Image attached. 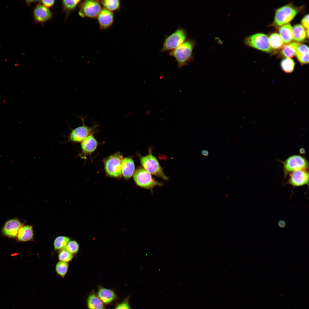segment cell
<instances>
[{
    "label": "cell",
    "instance_id": "1",
    "mask_svg": "<svg viewBox=\"0 0 309 309\" xmlns=\"http://www.w3.org/2000/svg\"><path fill=\"white\" fill-rule=\"evenodd\" d=\"M195 46V41L189 39L169 52V55L175 59L178 68L188 65L193 60V52Z\"/></svg>",
    "mask_w": 309,
    "mask_h": 309
},
{
    "label": "cell",
    "instance_id": "2",
    "mask_svg": "<svg viewBox=\"0 0 309 309\" xmlns=\"http://www.w3.org/2000/svg\"><path fill=\"white\" fill-rule=\"evenodd\" d=\"M303 6L297 7L291 3L276 10L272 25L279 27L290 22L301 10Z\"/></svg>",
    "mask_w": 309,
    "mask_h": 309
},
{
    "label": "cell",
    "instance_id": "3",
    "mask_svg": "<svg viewBox=\"0 0 309 309\" xmlns=\"http://www.w3.org/2000/svg\"><path fill=\"white\" fill-rule=\"evenodd\" d=\"M187 38L186 30L181 27H179L171 34L165 36L160 51L164 52L175 49L184 42Z\"/></svg>",
    "mask_w": 309,
    "mask_h": 309
},
{
    "label": "cell",
    "instance_id": "4",
    "mask_svg": "<svg viewBox=\"0 0 309 309\" xmlns=\"http://www.w3.org/2000/svg\"><path fill=\"white\" fill-rule=\"evenodd\" d=\"M244 41L247 45L266 52L272 53L273 50L270 45L269 37L263 33H257L248 36Z\"/></svg>",
    "mask_w": 309,
    "mask_h": 309
},
{
    "label": "cell",
    "instance_id": "5",
    "mask_svg": "<svg viewBox=\"0 0 309 309\" xmlns=\"http://www.w3.org/2000/svg\"><path fill=\"white\" fill-rule=\"evenodd\" d=\"M133 178L138 186L147 189H151L156 186L163 185L162 183L155 181L150 173L141 167L135 171Z\"/></svg>",
    "mask_w": 309,
    "mask_h": 309
},
{
    "label": "cell",
    "instance_id": "6",
    "mask_svg": "<svg viewBox=\"0 0 309 309\" xmlns=\"http://www.w3.org/2000/svg\"><path fill=\"white\" fill-rule=\"evenodd\" d=\"M140 161L143 168L150 174L167 180L165 176L157 159L152 154H149L140 158Z\"/></svg>",
    "mask_w": 309,
    "mask_h": 309
},
{
    "label": "cell",
    "instance_id": "7",
    "mask_svg": "<svg viewBox=\"0 0 309 309\" xmlns=\"http://www.w3.org/2000/svg\"><path fill=\"white\" fill-rule=\"evenodd\" d=\"M123 158L119 152L115 153L106 158L104 161L106 172L108 175L117 178L122 173L121 163Z\"/></svg>",
    "mask_w": 309,
    "mask_h": 309
},
{
    "label": "cell",
    "instance_id": "8",
    "mask_svg": "<svg viewBox=\"0 0 309 309\" xmlns=\"http://www.w3.org/2000/svg\"><path fill=\"white\" fill-rule=\"evenodd\" d=\"M284 170L286 176L290 173L299 170H306L308 163L302 157L294 155L288 158L284 163Z\"/></svg>",
    "mask_w": 309,
    "mask_h": 309
},
{
    "label": "cell",
    "instance_id": "9",
    "mask_svg": "<svg viewBox=\"0 0 309 309\" xmlns=\"http://www.w3.org/2000/svg\"><path fill=\"white\" fill-rule=\"evenodd\" d=\"M102 9L99 2L94 0H86L82 4L79 13L82 17L95 18Z\"/></svg>",
    "mask_w": 309,
    "mask_h": 309
},
{
    "label": "cell",
    "instance_id": "10",
    "mask_svg": "<svg viewBox=\"0 0 309 309\" xmlns=\"http://www.w3.org/2000/svg\"><path fill=\"white\" fill-rule=\"evenodd\" d=\"M83 125L72 130L68 136V141L74 142H82L91 134L94 127H89Z\"/></svg>",
    "mask_w": 309,
    "mask_h": 309
},
{
    "label": "cell",
    "instance_id": "11",
    "mask_svg": "<svg viewBox=\"0 0 309 309\" xmlns=\"http://www.w3.org/2000/svg\"><path fill=\"white\" fill-rule=\"evenodd\" d=\"M309 175L305 170H299L293 171L290 174L288 183L293 187L308 185Z\"/></svg>",
    "mask_w": 309,
    "mask_h": 309
},
{
    "label": "cell",
    "instance_id": "12",
    "mask_svg": "<svg viewBox=\"0 0 309 309\" xmlns=\"http://www.w3.org/2000/svg\"><path fill=\"white\" fill-rule=\"evenodd\" d=\"M22 224L18 219H9L4 224L2 229V233L4 235L11 238L16 237L18 231L22 226Z\"/></svg>",
    "mask_w": 309,
    "mask_h": 309
},
{
    "label": "cell",
    "instance_id": "13",
    "mask_svg": "<svg viewBox=\"0 0 309 309\" xmlns=\"http://www.w3.org/2000/svg\"><path fill=\"white\" fill-rule=\"evenodd\" d=\"M98 145L96 139L93 134H90L82 141V154L84 155L91 154L96 150Z\"/></svg>",
    "mask_w": 309,
    "mask_h": 309
},
{
    "label": "cell",
    "instance_id": "14",
    "mask_svg": "<svg viewBox=\"0 0 309 309\" xmlns=\"http://www.w3.org/2000/svg\"><path fill=\"white\" fill-rule=\"evenodd\" d=\"M52 13L48 8L41 4L37 5L33 12V16L36 21L43 22L50 19Z\"/></svg>",
    "mask_w": 309,
    "mask_h": 309
},
{
    "label": "cell",
    "instance_id": "15",
    "mask_svg": "<svg viewBox=\"0 0 309 309\" xmlns=\"http://www.w3.org/2000/svg\"><path fill=\"white\" fill-rule=\"evenodd\" d=\"M97 17L100 25L103 29L110 27L113 21V13L105 8L102 9Z\"/></svg>",
    "mask_w": 309,
    "mask_h": 309
},
{
    "label": "cell",
    "instance_id": "16",
    "mask_svg": "<svg viewBox=\"0 0 309 309\" xmlns=\"http://www.w3.org/2000/svg\"><path fill=\"white\" fill-rule=\"evenodd\" d=\"M121 173L126 179L130 178L134 173L135 166L132 159L130 157H125L122 159L121 165Z\"/></svg>",
    "mask_w": 309,
    "mask_h": 309
},
{
    "label": "cell",
    "instance_id": "17",
    "mask_svg": "<svg viewBox=\"0 0 309 309\" xmlns=\"http://www.w3.org/2000/svg\"><path fill=\"white\" fill-rule=\"evenodd\" d=\"M17 237L18 240L19 241L33 240L34 233L32 227L29 225L22 226L19 229Z\"/></svg>",
    "mask_w": 309,
    "mask_h": 309
},
{
    "label": "cell",
    "instance_id": "18",
    "mask_svg": "<svg viewBox=\"0 0 309 309\" xmlns=\"http://www.w3.org/2000/svg\"><path fill=\"white\" fill-rule=\"evenodd\" d=\"M295 55L300 63L305 64L309 63L308 46L299 43L296 48Z\"/></svg>",
    "mask_w": 309,
    "mask_h": 309
},
{
    "label": "cell",
    "instance_id": "19",
    "mask_svg": "<svg viewBox=\"0 0 309 309\" xmlns=\"http://www.w3.org/2000/svg\"><path fill=\"white\" fill-rule=\"evenodd\" d=\"M98 296L103 303L106 304L111 302L116 298V294L113 290L101 286H99Z\"/></svg>",
    "mask_w": 309,
    "mask_h": 309
},
{
    "label": "cell",
    "instance_id": "20",
    "mask_svg": "<svg viewBox=\"0 0 309 309\" xmlns=\"http://www.w3.org/2000/svg\"><path fill=\"white\" fill-rule=\"evenodd\" d=\"M279 31L284 43H288L293 40L292 27L290 24L288 23L280 27Z\"/></svg>",
    "mask_w": 309,
    "mask_h": 309
},
{
    "label": "cell",
    "instance_id": "21",
    "mask_svg": "<svg viewBox=\"0 0 309 309\" xmlns=\"http://www.w3.org/2000/svg\"><path fill=\"white\" fill-rule=\"evenodd\" d=\"M103 303L94 292L89 294L87 299L88 309H105Z\"/></svg>",
    "mask_w": 309,
    "mask_h": 309
},
{
    "label": "cell",
    "instance_id": "22",
    "mask_svg": "<svg viewBox=\"0 0 309 309\" xmlns=\"http://www.w3.org/2000/svg\"><path fill=\"white\" fill-rule=\"evenodd\" d=\"M292 31L293 39L296 41H303L307 37L306 31L301 24L294 25L292 27Z\"/></svg>",
    "mask_w": 309,
    "mask_h": 309
},
{
    "label": "cell",
    "instance_id": "23",
    "mask_svg": "<svg viewBox=\"0 0 309 309\" xmlns=\"http://www.w3.org/2000/svg\"><path fill=\"white\" fill-rule=\"evenodd\" d=\"M299 43L293 42L284 44L281 49L282 55L287 58H290L295 55L296 49Z\"/></svg>",
    "mask_w": 309,
    "mask_h": 309
},
{
    "label": "cell",
    "instance_id": "24",
    "mask_svg": "<svg viewBox=\"0 0 309 309\" xmlns=\"http://www.w3.org/2000/svg\"><path fill=\"white\" fill-rule=\"evenodd\" d=\"M269 40L270 45L273 49H281L284 45L282 39L278 33L271 34L269 36Z\"/></svg>",
    "mask_w": 309,
    "mask_h": 309
},
{
    "label": "cell",
    "instance_id": "25",
    "mask_svg": "<svg viewBox=\"0 0 309 309\" xmlns=\"http://www.w3.org/2000/svg\"><path fill=\"white\" fill-rule=\"evenodd\" d=\"M71 240L70 237L64 236H59L55 238L53 243L54 251L64 248Z\"/></svg>",
    "mask_w": 309,
    "mask_h": 309
},
{
    "label": "cell",
    "instance_id": "26",
    "mask_svg": "<svg viewBox=\"0 0 309 309\" xmlns=\"http://www.w3.org/2000/svg\"><path fill=\"white\" fill-rule=\"evenodd\" d=\"M280 65L282 70L284 72L287 73H290L294 70L295 64L292 59L286 58L282 60Z\"/></svg>",
    "mask_w": 309,
    "mask_h": 309
},
{
    "label": "cell",
    "instance_id": "27",
    "mask_svg": "<svg viewBox=\"0 0 309 309\" xmlns=\"http://www.w3.org/2000/svg\"><path fill=\"white\" fill-rule=\"evenodd\" d=\"M69 267L68 263L59 261L56 264L55 271L58 275L62 278H64L67 273Z\"/></svg>",
    "mask_w": 309,
    "mask_h": 309
},
{
    "label": "cell",
    "instance_id": "28",
    "mask_svg": "<svg viewBox=\"0 0 309 309\" xmlns=\"http://www.w3.org/2000/svg\"><path fill=\"white\" fill-rule=\"evenodd\" d=\"M105 8L110 11L116 10L119 8L120 2L118 0H105L102 2Z\"/></svg>",
    "mask_w": 309,
    "mask_h": 309
},
{
    "label": "cell",
    "instance_id": "29",
    "mask_svg": "<svg viewBox=\"0 0 309 309\" xmlns=\"http://www.w3.org/2000/svg\"><path fill=\"white\" fill-rule=\"evenodd\" d=\"M59 251L58 256L59 261L68 263L73 259L74 255L67 250L62 249Z\"/></svg>",
    "mask_w": 309,
    "mask_h": 309
},
{
    "label": "cell",
    "instance_id": "30",
    "mask_svg": "<svg viewBox=\"0 0 309 309\" xmlns=\"http://www.w3.org/2000/svg\"><path fill=\"white\" fill-rule=\"evenodd\" d=\"M63 249L74 255L78 251L79 245L76 240H70Z\"/></svg>",
    "mask_w": 309,
    "mask_h": 309
},
{
    "label": "cell",
    "instance_id": "31",
    "mask_svg": "<svg viewBox=\"0 0 309 309\" xmlns=\"http://www.w3.org/2000/svg\"><path fill=\"white\" fill-rule=\"evenodd\" d=\"M80 1L79 0H64L62 1V3L64 10L70 12L74 9Z\"/></svg>",
    "mask_w": 309,
    "mask_h": 309
},
{
    "label": "cell",
    "instance_id": "32",
    "mask_svg": "<svg viewBox=\"0 0 309 309\" xmlns=\"http://www.w3.org/2000/svg\"><path fill=\"white\" fill-rule=\"evenodd\" d=\"M129 297L128 296L114 309H131L129 304Z\"/></svg>",
    "mask_w": 309,
    "mask_h": 309
},
{
    "label": "cell",
    "instance_id": "33",
    "mask_svg": "<svg viewBox=\"0 0 309 309\" xmlns=\"http://www.w3.org/2000/svg\"><path fill=\"white\" fill-rule=\"evenodd\" d=\"M302 25L307 29L309 28V15H306L301 20Z\"/></svg>",
    "mask_w": 309,
    "mask_h": 309
},
{
    "label": "cell",
    "instance_id": "34",
    "mask_svg": "<svg viewBox=\"0 0 309 309\" xmlns=\"http://www.w3.org/2000/svg\"><path fill=\"white\" fill-rule=\"evenodd\" d=\"M43 5L48 8L52 6L54 4L55 1L43 0L41 1Z\"/></svg>",
    "mask_w": 309,
    "mask_h": 309
},
{
    "label": "cell",
    "instance_id": "35",
    "mask_svg": "<svg viewBox=\"0 0 309 309\" xmlns=\"http://www.w3.org/2000/svg\"><path fill=\"white\" fill-rule=\"evenodd\" d=\"M278 225L280 227L283 228L285 227L286 223L284 221L280 220L278 222Z\"/></svg>",
    "mask_w": 309,
    "mask_h": 309
},
{
    "label": "cell",
    "instance_id": "36",
    "mask_svg": "<svg viewBox=\"0 0 309 309\" xmlns=\"http://www.w3.org/2000/svg\"><path fill=\"white\" fill-rule=\"evenodd\" d=\"M202 154L204 156H207L209 154L208 151L206 150H203L201 152Z\"/></svg>",
    "mask_w": 309,
    "mask_h": 309
},
{
    "label": "cell",
    "instance_id": "37",
    "mask_svg": "<svg viewBox=\"0 0 309 309\" xmlns=\"http://www.w3.org/2000/svg\"><path fill=\"white\" fill-rule=\"evenodd\" d=\"M35 1L30 0V1H26V3H27V4L28 5L30 4V3H31L32 2V3L33 2Z\"/></svg>",
    "mask_w": 309,
    "mask_h": 309
}]
</instances>
